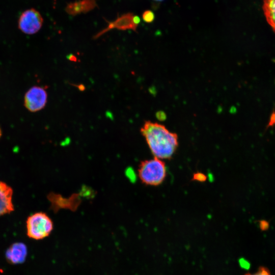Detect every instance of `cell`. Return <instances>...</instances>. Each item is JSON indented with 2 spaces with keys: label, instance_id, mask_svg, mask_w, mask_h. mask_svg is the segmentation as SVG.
Wrapping results in <instances>:
<instances>
[{
  "label": "cell",
  "instance_id": "1",
  "mask_svg": "<svg viewBox=\"0 0 275 275\" xmlns=\"http://www.w3.org/2000/svg\"><path fill=\"white\" fill-rule=\"evenodd\" d=\"M141 132L154 157L162 160L173 156L178 146L176 133L161 124L149 121L145 122Z\"/></svg>",
  "mask_w": 275,
  "mask_h": 275
},
{
  "label": "cell",
  "instance_id": "2",
  "mask_svg": "<svg viewBox=\"0 0 275 275\" xmlns=\"http://www.w3.org/2000/svg\"><path fill=\"white\" fill-rule=\"evenodd\" d=\"M142 182L148 185L160 184L167 176V168L162 159L154 157L141 162L138 169Z\"/></svg>",
  "mask_w": 275,
  "mask_h": 275
},
{
  "label": "cell",
  "instance_id": "3",
  "mask_svg": "<svg viewBox=\"0 0 275 275\" xmlns=\"http://www.w3.org/2000/svg\"><path fill=\"white\" fill-rule=\"evenodd\" d=\"M26 229L29 237L37 240L41 239L50 234L53 229V223L46 213L37 212L28 217Z\"/></svg>",
  "mask_w": 275,
  "mask_h": 275
},
{
  "label": "cell",
  "instance_id": "4",
  "mask_svg": "<svg viewBox=\"0 0 275 275\" xmlns=\"http://www.w3.org/2000/svg\"><path fill=\"white\" fill-rule=\"evenodd\" d=\"M43 23V19L40 13L34 8H31L21 14L18 21V26L23 33L33 35L41 29Z\"/></svg>",
  "mask_w": 275,
  "mask_h": 275
},
{
  "label": "cell",
  "instance_id": "5",
  "mask_svg": "<svg viewBox=\"0 0 275 275\" xmlns=\"http://www.w3.org/2000/svg\"><path fill=\"white\" fill-rule=\"evenodd\" d=\"M140 21V17L133 15L132 13L122 14L118 17L114 21L108 22L107 27L96 34L93 38L97 39L114 29L122 31L131 30L135 32Z\"/></svg>",
  "mask_w": 275,
  "mask_h": 275
},
{
  "label": "cell",
  "instance_id": "6",
  "mask_svg": "<svg viewBox=\"0 0 275 275\" xmlns=\"http://www.w3.org/2000/svg\"><path fill=\"white\" fill-rule=\"evenodd\" d=\"M47 100V93L45 89L40 86H33L25 94L24 105L31 112L43 109Z\"/></svg>",
  "mask_w": 275,
  "mask_h": 275
},
{
  "label": "cell",
  "instance_id": "7",
  "mask_svg": "<svg viewBox=\"0 0 275 275\" xmlns=\"http://www.w3.org/2000/svg\"><path fill=\"white\" fill-rule=\"evenodd\" d=\"M97 6L95 0H80L68 4L65 11L69 15L75 16L90 12Z\"/></svg>",
  "mask_w": 275,
  "mask_h": 275
},
{
  "label": "cell",
  "instance_id": "8",
  "mask_svg": "<svg viewBox=\"0 0 275 275\" xmlns=\"http://www.w3.org/2000/svg\"><path fill=\"white\" fill-rule=\"evenodd\" d=\"M12 194V188L5 183L0 181V216L14 210Z\"/></svg>",
  "mask_w": 275,
  "mask_h": 275
},
{
  "label": "cell",
  "instance_id": "9",
  "mask_svg": "<svg viewBox=\"0 0 275 275\" xmlns=\"http://www.w3.org/2000/svg\"><path fill=\"white\" fill-rule=\"evenodd\" d=\"M27 255L26 245L22 242H16L12 244L6 253L8 261L14 264L23 263Z\"/></svg>",
  "mask_w": 275,
  "mask_h": 275
},
{
  "label": "cell",
  "instance_id": "10",
  "mask_svg": "<svg viewBox=\"0 0 275 275\" xmlns=\"http://www.w3.org/2000/svg\"><path fill=\"white\" fill-rule=\"evenodd\" d=\"M262 9L267 23L275 33V0H263Z\"/></svg>",
  "mask_w": 275,
  "mask_h": 275
},
{
  "label": "cell",
  "instance_id": "11",
  "mask_svg": "<svg viewBox=\"0 0 275 275\" xmlns=\"http://www.w3.org/2000/svg\"><path fill=\"white\" fill-rule=\"evenodd\" d=\"M142 18L145 22L151 23L154 21L155 15L152 11L148 10L143 13Z\"/></svg>",
  "mask_w": 275,
  "mask_h": 275
},
{
  "label": "cell",
  "instance_id": "12",
  "mask_svg": "<svg viewBox=\"0 0 275 275\" xmlns=\"http://www.w3.org/2000/svg\"><path fill=\"white\" fill-rule=\"evenodd\" d=\"M244 275H271V274L267 268L261 266L257 272L253 273H248Z\"/></svg>",
  "mask_w": 275,
  "mask_h": 275
},
{
  "label": "cell",
  "instance_id": "13",
  "mask_svg": "<svg viewBox=\"0 0 275 275\" xmlns=\"http://www.w3.org/2000/svg\"><path fill=\"white\" fill-rule=\"evenodd\" d=\"M206 178V176L202 173H196L193 176V179L198 181H204Z\"/></svg>",
  "mask_w": 275,
  "mask_h": 275
},
{
  "label": "cell",
  "instance_id": "14",
  "mask_svg": "<svg viewBox=\"0 0 275 275\" xmlns=\"http://www.w3.org/2000/svg\"><path fill=\"white\" fill-rule=\"evenodd\" d=\"M156 117L159 121H164L167 119V115L164 112L162 111H159L156 112L155 114Z\"/></svg>",
  "mask_w": 275,
  "mask_h": 275
},
{
  "label": "cell",
  "instance_id": "15",
  "mask_svg": "<svg viewBox=\"0 0 275 275\" xmlns=\"http://www.w3.org/2000/svg\"><path fill=\"white\" fill-rule=\"evenodd\" d=\"M260 226L262 229L265 230L268 228V224L265 221H261Z\"/></svg>",
  "mask_w": 275,
  "mask_h": 275
},
{
  "label": "cell",
  "instance_id": "16",
  "mask_svg": "<svg viewBox=\"0 0 275 275\" xmlns=\"http://www.w3.org/2000/svg\"><path fill=\"white\" fill-rule=\"evenodd\" d=\"M2 132L1 128L0 127V138H1V135H2Z\"/></svg>",
  "mask_w": 275,
  "mask_h": 275
},
{
  "label": "cell",
  "instance_id": "17",
  "mask_svg": "<svg viewBox=\"0 0 275 275\" xmlns=\"http://www.w3.org/2000/svg\"><path fill=\"white\" fill-rule=\"evenodd\" d=\"M155 1H156V2H161V1H162L163 0H154Z\"/></svg>",
  "mask_w": 275,
  "mask_h": 275
}]
</instances>
